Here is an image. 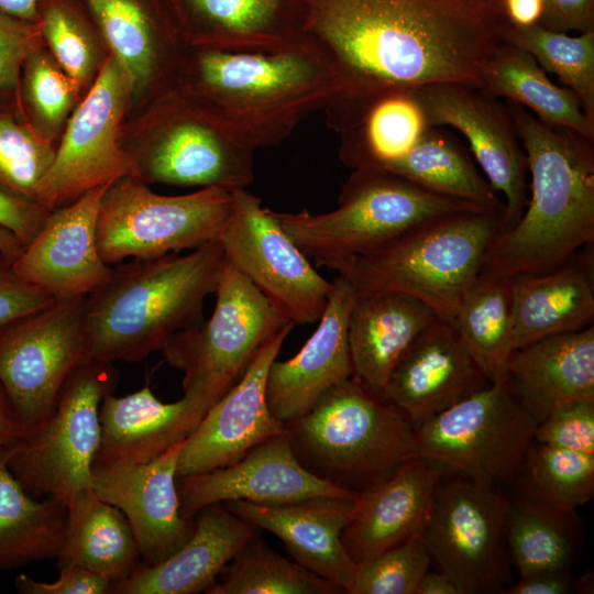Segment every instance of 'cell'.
<instances>
[{
	"label": "cell",
	"mask_w": 594,
	"mask_h": 594,
	"mask_svg": "<svg viewBox=\"0 0 594 594\" xmlns=\"http://www.w3.org/2000/svg\"><path fill=\"white\" fill-rule=\"evenodd\" d=\"M75 85L45 56L31 53L25 61L28 101L45 123H58L68 111Z\"/></svg>",
	"instance_id": "cell-46"
},
{
	"label": "cell",
	"mask_w": 594,
	"mask_h": 594,
	"mask_svg": "<svg viewBox=\"0 0 594 594\" xmlns=\"http://www.w3.org/2000/svg\"><path fill=\"white\" fill-rule=\"evenodd\" d=\"M534 441L594 454V400H579L551 411L537 424Z\"/></svg>",
	"instance_id": "cell-47"
},
{
	"label": "cell",
	"mask_w": 594,
	"mask_h": 594,
	"mask_svg": "<svg viewBox=\"0 0 594 594\" xmlns=\"http://www.w3.org/2000/svg\"><path fill=\"white\" fill-rule=\"evenodd\" d=\"M503 211H463L427 221L369 254L328 266L358 296L399 293L451 321L479 279L487 249L503 230Z\"/></svg>",
	"instance_id": "cell-5"
},
{
	"label": "cell",
	"mask_w": 594,
	"mask_h": 594,
	"mask_svg": "<svg viewBox=\"0 0 594 594\" xmlns=\"http://www.w3.org/2000/svg\"><path fill=\"white\" fill-rule=\"evenodd\" d=\"M483 94L518 103L546 124L570 129L594 141V119L576 95L553 84L531 54L501 44L486 62L477 88Z\"/></svg>",
	"instance_id": "cell-34"
},
{
	"label": "cell",
	"mask_w": 594,
	"mask_h": 594,
	"mask_svg": "<svg viewBox=\"0 0 594 594\" xmlns=\"http://www.w3.org/2000/svg\"><path fill=\"white\" fill-rule=\"evenodd\" d=\"M430 127H450L468 141L486 180L504 197L503 230L516 224L529 196L528 165L507 106L462 84H433L415 90Z\"/></svg>",
	"instance_id": "cell-16"
},
{
	"label": "cell",
	"mask_w": 594,
	"mask_h": 594,
	"mask_svg": "<svg viewBox=\"0 0 594 594\" xmlns=\"http://www.w3.org/2000/svg\"><path fill=\"white\" fill-rule=\"evenodd\" d=\"M40 26L69 79L80 86L90 74L94 57L79 22L66 8L53 4L45 9Z\"/></svg>",
	"instance_id": "cell-45"
},
{
	"label": "cell",
	"mask_w": 594,
	"mask_h": 594,
	"mask_svg": "<svg viewBox=\"0 0 594 594\" xmlns=\"http://www.w3.org/2000/svg\"><path fill=\"white\" fill-rule=\"evenodd\" d=\"M118 380L113 363L91 360L79 366L64 383L46 421L12 446L9 469L30 495L68 505L91 488L99 409Z\"/></svg>",
	"instance_id": "cell-10"
},
{
	"label": "cell",
	"mask_w": 594,
	"mask_h": 594,
	"mask_svg": "<svg viewBox=\"0 0 594 594\" xmlns=\"http://www.w3.org/2000/svg\"><path fill=\"white\" fill-rule=\"evenodd\" d=\"M429 128L415 90L387 94L339 134V158L351 169L380 168L406 155Z\"/></svg>",
	"instance_id": "cell-37"
},
{
	"label": "cell",
	"mask_w": 594,
	"mask_h": 594,
	"mask_svg": "<svg viewBox=\"0 0 594 594\" xmlns=\"http://www.w3.org/2000/svg\"><path fill=\"white\" fill-rule=\"evenodd\" d=\"M504 40L531 54L543 70L556 74L594 119V31L571 36L539 24L524 28L508 24Z\"/></svg>",
	"instance_id": "cell-41"
},
{
	"label": "cell",
	"mask_w": 594,
	"mask_h": 594,
	"mask_svg": "<svg viewBox=\"0 0 594 594\" xmlns=\"http://www.w3.org/2000/svg\"><path fill=\"white\" fill-rule=\"evenodd\" d=\"M166 116L132 176L183 187L246 189L255 178V151L240 144L193 106Z\"/></svg>",
	"instance_id": "cell-19"
},
{
	"label": "cell",
	"mask_w": 594,
	"mask_h": 594,
	"mask_svg": "<svg viewBox=\"0 0 594 594\" xmlns=\"http://www.w3.org/2000/svg\"><path fill=\"white\" fill-rule=\"evenodd\" d=\"M197 47L280 53L309 45L295 0H173Z\"/></svg>",
	"instance_id": "cell-29"
},
{
	"label": "cell",
	"mask_w": 594,
	"mask_h": 594,
	"mask_svg": "<svg viewBox=\"0 0 594 594\" xmlns=\"http://www.w3.org/2000/svg\"><path fill=\"white\" fill-rule=\"evenodd\" d=\"M14 587L22 594H110L111 582L82 566L59 569L54 582L37 581L26 574L14 579Z\"/></svg>",
	"instance_id": "cell-50"
},
{
	"label": "cell",
	"mask_w": 594,
	"mask_h": 594,
	"mask_svg": "<svg viewBox=\"0 0 594 594\" xmlns=\"http://www.w3.org/2000/svg\"><path fill=\"white\" fill-rule=\"evenodd\" d=\"M215 295L210 318L177 332L161 350L183 373L184 396L206 410L242 377L262 343L290 322L227 261Z\"/></svg>",
	"instance_id": "cell-8"
},
{
	"label": "cell",
	"mask_w": 594,
	"mask_h": 594,
	"mask_svg": "<svg viewBox=\"0 0 594 594\" xmlns=\"http://www.w3.org/2000/svg\"><path fill=\"white\" fill-rule=\"evenodd\" d=\"M508 109L530 176L527 207L486 251L481 274L513 278L550 270L594 242V141Z\"/></svg>",
	"instance_id": "cell-2"
},
{
	"label": "cell",
	"mask_w": 594,
	"mask_h": 594,
	"mask_svg": "<svg viewBox=\"0 0 594 594\" xmlns=\"http://www.w3.org/2000/svg\"><path fill=\"white\" fill-rule=\"evenodd\" d=\"M58 569L82 566L105 576L111 585L127 579L142 563L141 553L123 513L91 490L67 505Z\"/></svg>",
	"instance_id": "cell-32"
},
{
	"label": "cell",
	"mask_w": 594,
	"mask_h": 594,
	"mask_svg": "<svg viewBox=\"0 0 594 594\" xmlns=\"http://www.w3.org/2000/svg\"><path fill=\"white\" fill-rule=\"evenodd\" d=\"M380 168L484 210H505L504 201L480 173L465 147L438 127H430L406 155Z\"/></svg>",
	"instance_id": "cell-36"
},
{
	"label": "cell",
	"mask_w": 594,
	"mask_h": 594,
	"mask_svg": "<svg viewBox=\"0 0 594 594\" xmlns=\"http://www.w3.org/2000/svg\"><path fill=\"white\" fill-rule=\"evenodd\" d=\"M451 322L487 381H504L507 363L516 351L510 278L481 274Z\"/></svg>",
	"instance_id": "cell-38"
},
{
	"label": "cell",
	"mask_w": 594,
	"mask_h": 594,
	"mask_svg": "<svg viewBox=\"0 0 594 594\" xmlns=\"http://www.w3.org/2000/svg\"><path fill=\"white\" fill-rule=\"evenodd\" d=\"M40 30L34 22L0 10V92L15 86L23 62L33 53Z\"/></svg>",
	"instance_id": "cell-48"
},
{
	"label": "cell",
	"mask_w": 594,
	"mask_h": 594,
	"mask_svg": "<svg viewBox=\"0 0 594 594\" xmlns=\"http://www.w3.org/2000/svg\"><path fill=\"white\" fill-rule=\"evenodd\" d=\"M574 591L571 571H539L525 576L503 590V594H566Z\"/></svg>",
	"instance_id": "cell-53"
},
{
	"label": "cell",
	"mask_w": 594,
	"mask_h": 594,
	"mask_svg": "<svg viewBox=\"0 0 594 594\" xmlns=\"http://www.w3.org/2000/svg\"><path fill=\"white\" fill-rule=\"evenodd\" d=\"M25 430L15 416L10 400L0 384V451L15 444Z\"/></svg>",
	"instance_id": "cell-55"
},
{
	"label": "cell",
	"mask_w": 594,
	"mask_h": 594,
	"mask_svg": "<svg viewBox=\"0 0 594 594\" xmlns=\"http://www.w3.org/2000/svg\"><path fill=\"white\" fill-rule=\"evenodd\" d=\"M484 210L441 195L383 168H356L328 212H277L295 244L319 266L369 254L439 217Z\"/></svg>",
	"instance_id": "cell-7"
},
{
	"label": "cell",
	"mask_w": 594,
	"mask_h": 594,
	"mask_svg": "<svg viewBox=\"0 0 594 594\" xmlns=\"http://www.w3.org/2000/svg\"><path fill=\"white\" fill-rule=\"evenodd\" d=\"M515 481L507 514V543L519 576L571 571L579 547L576 512L548 501L520 475Z\"/></svg>",
	"instance_id": "cell-33"
},
{
	"label": "cell",
	"mask_w": 594,
	"mask_h": 594,
	"mask_svg": "<svg viewBox=\"0 0 594 594\" xmlns=\"http://www.w3.org/2000/svg\"><path fill=\"white\" fill-rule=\"evenodd\" d=\"M417 594H461V592L444 573L429 569L419 582Z\"/></svg>",
	"instance_id": "cell-56"
},
{
	"label": "cell",
	"mask_w": 594,
	"mask_h": 594,
	"mask_svg": "<svg viewBox=\"0 0 594 594\" xmlns=\"http://www.w3.org/2000/svg\"><path fill=\"white\" fill-rule=\"evenodd\" d=\"M47 215L35 202L0 187V226L11 231L24 246L38 232Z\"/></svg>",
	"instance_id": "cell-52"
},
{
	"label": "cell",
	"mask_w": 594,
	"mask_h": 594,
	"mask_svg": "<svg viewBox=\"0 0 594 594\" xmlns=\"http://www.w3.org/2000/svg\"><path fill=\"white\" fill-rule=\"evenodd\" d=\"M437 318L426 304L405 294L358 296L348 324L353 377L381 396L393 370Z\"/></svg>",
	"instance_id": "cell-31"
},
{
	"label": "cell",
	"mask_w": 594,
	"mask_h": 594,
	"mask_svg": "<svg viewBox=\"0 0 594 594\" xmlns=\"http://www.w3.org/2000/svg\"><path fill=\"white\" fill-rule=\"evenodd\" d=\"M55 300L22 279L0 253V327L45 308Z\"/></svg>",
	"instance_id": "cell-49"
},
{
	"label": "cell",
	"mask_w": 594,
	"mask_h": 594,
	"mask_svg": "<svg viewBox=\"0 0 594 594\" xmlns=\"http://www.w3.org/2000/svg\"><path fill=\"white\" fill-rule=\"evenodd\" d=\"M54 156L55 150L46 139L11 117L0 114L1 188L35 202L40 183Z\"/></svg>",
	"instance_id": "cell-43"
},
{
	"label": "cell",
	"mask_w": 594,
	"mask_h": 594,
	"mask_svg": "<svg viewBox=\"0 0 594 594\" xmlns=\"http://www.w3.org/2000/svg\"><path fill=\"white\" fill-rule=\"evenodd\" d=\"M306 40L339 89L323 109L338 134L381 97L433 84L479 88L505 42L502 0H295Z\"/></svg>",
	"instance_id": "cell-1"
},
{
	"label": "cell",
	"mask_w": 594,
	"mask_h": 594,
	"mask_svg": "<svg viewBox=\"0 0 594 594\" xmlns=\"http://www.w3.org/2000/svg\"><path fill=\"white\" fill-rule=\"evenodd\" d=\"M189 540L174 554L153 565L141 563L127 579L111 585L110 594H197L207 592L256 528L223 504L204 507L196 516Z\"/></svg>",
	"instance_id": "cell-26"
},
{
	"label": "cell",
	"mask_w": 594,
	"mask_h": 594,
	"mask_svg": "<svg viewBox=\"0 0 594 594\" xmlns=\"http://www.w3.org/2000/svg\"><path fill=\"white\" fill-rule=\"evenodd\" d=\"M184 442L145 463L92 464L91 490L123 513L146 565L174 554L196 527L179 509L176 477Z\"/></svg>",
	"instance_id": "cell-20"
},
{
	"label": "cell",
	"mask_w": 594,
	"mask_h": 594,
	"mask_svg": "<svg viewBox=\"0 0 594 594\" xmlns=\"http://www.w3.org/2000/svg\"><path fill=\"white\" fill-rule=\"evenodd\" d=\"M224 264L218 240L187 253L116 264L85 298L92 359L139 362L201 323L205 300L216 293Z\"/></svg>",
	"instance_id": "cell-4"
},
{
	"label": "cell",
	"mask_w": 594,
	"mask_h": 594,
	"mask_svg": "<svg viewBox=\"0 0 594 594\" xmlns=\"http://www.w3.org/2000/svg\"><path fill=\"white\" fill-rule=\"evenodd\" d=\"M189 66L190 106L253 151L283 142L339 89L331 64L312 44L280 53L197 47Z\"/></svg>",
	"instance_id": "cell-3"
},
{
	"label": "cell",
	"mask_w": 594,
	"mask_h": 594,
	"mask_svg": "<svg viewBox=\"0 0 594 594\" xmlns=\"http://www.w3.org/2000/svg\"><path fill=\"white\" fill-rule=\"evenodd\" d=\"M536 426L505 378L415 426L416 455L444 477L499 485L521 473Z\"/></svg>",
	"instance_id": "cell-9"
},
{
	"label": "cell",
	"mask_w": 594,
	"mask_h": 594,
	"mask_svg": "<svg viewBox=\"0 0 594 594\" xmlns=\"http://www.w3.org/2000/svg\"><path fill=\"white\" fill-rule=\"evenodd\" d=\"M233 190L205 187L166 196L135 176L106 190L97 221V245L108 265L197 249L218 240L232 210Z\"/></svg>",
	"instance_id": "cell-11"
},
{
	"label": "cell",
	"mask_w": 594,
	"mask_h": 594,
	"mask_svg": "<svg viewBox=\"0 0 594 594\" xmlns=\"http://www.w3.org/2000/svg\"><path fill=\"white\" fill-rule=\"evenodd\" d=\"M11 448L0 451V570L57 558L67 505L30 495L8 465Z\"/></svg>",
	"instance_id": "cell-35"
},
{
	"label": "cell",
	"mask_w": 594,
	"mask_h": 594,
	"mask_svg": "<svg viewBox=\"0 0 594 594\" xmlns=\"http://www.w3.org/2000/svg\"><path fill=\"white\" fill-rule=\"evenodd\" d=\"M38 0H0V10L21 20L35 22Z\"/></svg>",
	"instance_id": "cell-57"
},
{
	"label": "cell",
	"mask_w": 594,
	"mask_h": 594,
	"mask_svg": "<svg viewBox=\"0 0 594 594\" xmlns=\"http://www.w3.org/2000/svg\"><path fill=\"white\" fill-rule=\"evenodd\" d=\"M431 560L422 536L358 564L349 594H417Z\"/></svg>",
	"instance_id": "cell-44"
},
{
	"label": "cell",
	"mask_w": 594,
	"mask_h": 594,
	"mask_svg": "<svg viewBox=\"0 0 594 594\" xmlns=\"http://www.w3.org/2000/svg\"><path fill=\"white\" fill-rule=\"evenodd\" d=\"M354 499L314 496L280 505L232 501L223 505L255 527L276 536L292 559L317 575L350 592L358 564L341 542Z\"/></svg>",
	"instance_id": "cell-25"
},
{
	"label": "cell",
	"mask_w": 594,
	"mask_h": 594,
	"mask_svg": "<svg viewBox=\"0 0 594 594\" xmlns=\"http://www.w3.org/2000/svg\"><path fill=\"white\" fill-rule=\"evenodd\" d=\"M85 298L55 299L0 327V384L25 433L52 415L68 376L94 360Z\"/></svg>",
	"instance_id": "cell-13"
},
{
	"label": "cell",
	"mask_w": 594,
	"mask_h": 594,
	"mask_svg": "<svg viewBox=\"0 0 594 594\" xmlns=\"http://www.w3.org/2000/svg\"><path fill=\"white\" fill-rule=\"evenodd\" d=\"M444 474L430 461L411 457L384 481L360 492L341 542L356 563L421 537Z\"/></svg>",
	"instance_id": "cell-22"
},
{
	"label": "cell",
	"mask_w": 594,
	"mask_h": 594,
	"mask_svg": "<svg viewBox=\"0 0 594 594\" xmlns=\"http://www.w3.org/2000/svg\"><path fill=\"white\" fill-rule=\"evenodd\" d=\"M538 24L561 33L594 31V0H542Z\"/></svg>",
	"instance_id": "cell-51"
},
{
	"label": "cell",
	"mask_w": 594,
	"mask_h": 594,
	"mask_svg": "<svg viewBox=\"0 0 594 594\" xmlns=\"http://www.w3.org/2000/svg\"><path fill=\"white\" fill-rule=\"evenodd\" d=\"M112 185V184H111ZM110 185L52 210L12 262L14 272L55 299L87 296L110 276L97 245V221Z\"/></svg>",
	"instance_id": "cell-21"
},
{
	"label": "cell",
	"mask_w": 594,
	"mask_h": 594,
	"mask_svg": "<svg viewBox=\"0 0 594 594\" xmlns=\"http://www.w3.org/2000/svg\"><path fill=\"white\" fill-rule=\"evenodd\" d=\"M356 297L348 278L338 274L314 333L293 358L272 362L266 398L283 424L305 415L329 389L353 376L348 324Z\"/></svg>",
	"instance_id": "cell-23"
},
{
	"label": "cell",
	"mask_w": 594,
	"mask_h": 594,
	"mask_svg": "<svg viewBox=\"0 0 594 594\" xmlns=\"http://www.w3.org/2000/svg\"><path fill=\"white\" fill-rule=\"evenodd\" d=\"M294 326L289 322L265 340L242 377L206 411L185 439L177 461V476L228 465L285 430V425L268 407L266 377Z\"/></svg>",
	"instance_id": "cell-17"
},
{
	"label": "cell",
	"mask_w": 594,
	"mask_h": 594,
	"mask_svg": "<svg viewBox=\"0 0 594 594\" xmlns=\"http://www.w3.org/2000/svg\"><path fill=\"white\" fill-rule=\"evenodd\" d=\"M506 21L513 26H530L538 24L542 0H502Z\"/></svg>",
	"instance_id": "cell-54"
},
{
	"label": "cell",
	"mask_w": 594,
	"mask_h": 594,
	"mask_svg": "<svg viewBox=\"0 0 594 594\" xmlns=\"http://www.w3.org/2000/svg\"><path fill=\"white\" fill-rule=\"evenodd\" d=\"M593 270V244H588L550 270L510 278L516 350L592 323Z\"/></svg>",
	"instance_id": "cell-30"
},
{
	"label": "cell",
	"mask_w": 594,
	"mask_h": 594,
	"mask_svg": "<svg viewBox=\"0 0 594 594\" xmlns=\"http://www.w3.org/2000/svg\"><path fill=\"white\" fill-rule=\"evenodd\" d=\"M176 484L180 514L188 519L216 503L245 501L280 505L314 496L353 499L358 496L305 469L295 455L286 429L228 465L205 473L177 476Z\"/></svg>",
	"instance_id": "cell-18"
},
{
	"label": "cell",
	"mask_w": 594,
	"mask_h": 594,
	"mask_svg": "<svg viewBox=\"0 0 594 594\" xmlns=\"http://www.w3.org/2000/svg\"><path fill=\"white\" fill-rule=\"evenodd\" d=\"M227 263L245 276L295 326L321 317L332 280L317 272L288 237L275 211L246 189L233 190L232 210L218 238Z\"/></svg>",
	"instance_id": "cell-14"
},
{
	"label": "cell",
	"mask_w": 594,
	"mask_h": 594,
	"mask_svg": "<svg viewBox=\"0 0 594 594\" xmlns=\"http://www.w3.org/2000/svg\"><path fill=\"white\" fill-rule=\"evenodd\" d=\"M284 425L305 469L355 494L384 481L416 455L413 422L353 376Z\"/></svg>",
	"instance_id": "cell-6"
},
{
	"label": "cell",
	"mask_w": 594,
	"mask_h": 594,
	"mask_svg": "<svg viewBox=\"0 0 594 594\" xmlns=\"http://www.w3.org/2000/svg\"><path fill=\"white\" fill-rule=\"evenodd\" d=\"M130 80L108 58L84 101L73 114L54 160L37 188L35 202L50 212L91 189L132 175V161L119 145V125Z\"/></svg>",
	"instance_id": "cell-15"
},
{
	"label": "cell",
	"mask_w": 594,
	"mask_h": 594,
	"mask_svg": "<svg viewBox=\"0 0 594 594\" xmlns=\"http://www.w3.org/2000/svg\"><path fill=\"white\" fill-rule=\"evenodd\" d=\"M208 594H339V586L271 549L256 535L220 573Z\"/></svg>",
	"instance_id": "cell-39"
},
{
	"label": "cell",
	"mask_w": 594,
	"mask_h": 594,
	"mask_svg": "<svg viewBox=\"0 0 594 594\" xmlns=\"http://www.w3.org/2000/svg\"><path fill=\"white\" fill-rule=\"evenodd\" d=\"M206 409L183 396L164 403L148 384L124 396L108 394L99 409L100 439L94 464H140L185 440Z\"/></svg>",
	"instance_id": "cell-27"
},
{
	"label": "cell",
	"mask_w": 594,
	"mask_h": 594,
	"mask_svg": "<svg viewBox=\"0 0 594 594\" xmlns=\"http://www.w3.org/2000/svg\"><path fill=\"white\" fill-rule=\"evenodd\" d=\"M490 384L453 323L437 318L393 370L381 397L417 426Z\"/></svg>",
	"instance_id": "cell-24"
},
{
	"label": "cell",
	"mask_w": 594,
	"mask_h": 594,
	"mask_svg": "<svg viewBox=\"0 0 594 594\" xmlns=\"http://www.w3.org/2000/svg\"><path fill=\"white\" fill-rule=\"evenodd\" d=\"M24 245L8 229L0 226V253L11 263L20 255Z\"/></svg>",
	"instance_id": "cell-58"
},
{
	"label": "cell",
	"mask_w": 594,
	"mask_h": 594,
	"mask_svg": "<svg viewBox=\"0 0 594 594\" xmlns=\"http://www.w3.org/2000/svg\"><path fill=\"white\" fill-rule=\"evenodd\" d=\"M506 381L537 424L563 405L594 400V326L517 349Z\"/></svg>",
	"instance_id": "cell-28"
},
{
	"label": "cell",
	"mask_w": 594,
	"mask_h": 594,
	"mask_svg": "<svg viewBox=\"0 0 594 594\" xmlns=\"http://www.w3.org/2000/svg\"><path fill=\"white\" fill-rule=\"evenodd\" d=\"M519 475L548 501L576 510L594 495V454L534 441Z\"/></svg>",
	"instance_id": "cell-42"
},
{
	"label": "cell",
	"mask_w": 594,
	"mask_h": 594,
	"mask_svg": "<svg viewBox=\"0 0 594 594\" xmlns=\"http://www.w3.org/2000/svg\"><path fill=\"white\" fill-rule=\"evenodd\" d=\"M422 535L431 564L461 594H496L510 583L509 496L487 482L446 476Z\"/></svg>",
	"instance_id": "cell-12"
},
{
	"label": "cell",
	"mask_w": 594,
	"mask_h": 594,
	"mask_svg": "<svg viewBox=\"0 0 594 594\" xmlns=\"http://www.w3.org/2000/svg\"><path fill=\"white\" fill-rule=\"evenodd\" d=\"M132 90L145 88L160 62L157 20L142 0H86Z\"/></svg>",
	"instance_id": "cell-40"
}]
</instances>
